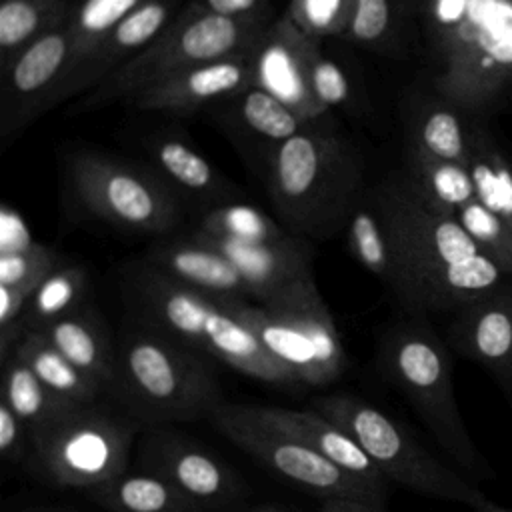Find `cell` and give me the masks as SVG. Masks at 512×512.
I'll return each instance as SVG.
<instances>
[{
	"instance_id": "16",
	"label": "cell",
	"mask_w": 512,
	"mask_h": 512,
	"mask_svg": "<svg viewBox=\"0 0 512 512\" xmlns=\"http://www.w3.org/2000/svg\"><path fill=\"white\" fill-rule=\"evenodd\" d=\"M446 342L512 394V282L506 280L488 296L456 310Z\"/></svg>"
},
{
	"instance_id": "46",
	"label": "cell",
	"mask_w": 512,
	"mask_h": 512,
	"mask_svg": "<svg viewBox=\"0 0 512 512\" xmlns=\"http://www.w3.org/2000/svg\"><path fill=\"white\" fill-rule=\"evenodd\" d=\"M250 512H286V510L276 508V506H258V508H252Z\"/></svg>"
},
{
	"instance_id": "29",
	"label": "cell",
	"mask_w": 512,
	"mask_h": 512,
	"mask_svg": "<svg viewBox=\"0 0 512 512\" xmlns=\"http://www.w3.org/2000/svg\"><path fill=\"white\" fill-rule=\"evenodd\" d=\"M344 230H346V240L352 256L368 272L378 276L382 282H386L394 290L398 282L396 258H394L392 242L386 232L384 220L372 198V192L366 196H360Z\"/></svg>"
},
{
	"instance_id": "31",
	"label": "cell",
	"mask_w": 512,
	"mask_h": 512,
	"mask_svg": "<svg viewBox=\"0 0 512 512\" xmlns=\"http://www.w3.org/2000/svg\"><path fill=\"white\" fill-rule=\"evenodd\" d=\"M88 274L78 264H60L34 290L26 304L24 330H42L48 324L86 306Z\"/></svg>"
},
{
	"instance_id": "47",
	"label": "cell",
	"mask_w": 512,
	"mask_h": 512,
	"mask_svg": "<svg viewBox=\"0 0 512 512\" xmlns=\"http://www.w3.org/2000/svg\"><path fill=\"white\" fill-rule=\"evenodd\" d=\"M34 512H70V510H34Z\"/></svg>"
},
{
	"instance_id": "13",
	"label": "cell",
	"mask_w": 512,
	"mask_h": 512,
	"mask_svg": "<svg viewBox=\"0 0 512 512\" xmlns=\"http://www.w3.org/2000/svg\"><path fill=\"white\" fill-rule=\"evenodd\" d=\"M140 462L206 512H232L244 502L242 478L214 452L176 432L152 430L140 446Z\"/></svg>"
},
{
	"instance_id": "17",
	"label": "cell",
	"mask_w": 512,
	"mask_h": 512,
	"mask_svg": "<svg viewBox=\"0 0 512 512\" xmlns=\"http://www.w3.org/2000/svg\"><path fill=\"white\" fill-rule=\"evenodd\" d=\"M186 2L188 0H148L122 18L104 36L92 56L68 76L60 90V104L80 92L94 90L148 48L172 24Z\"/></svg>"
},
{
	"instance_id": "42",
	"label": "cell",
	"mask_w": 512,
	"mask_h": 512,
	"mask_svg": "<svg viewBox=\"0 0 512 512\" xmlns=\"http://www.w3.org/2000/svg\"><path fill=\"white\" fill-rule=\"evenodd\" d=\"M36 244L28 224L22 214L10 204H2L0 208V254L20 252L32 248Z\"/></svg>"
},
{
	"instance_id": "19",
	"label": "cell",
	"mask_w": 512,
	"mask_h": 512,
	"mask_svg": "<svg viewBox=\"0 0 512 512\" xmlns=\"http://www.w3.org/2000/svg\"><path fill=\"white\" fill-rule=\"evenodd\" d=\"M210 114L238 148L256 150L260 166L274 146L316 124L254 84L214 104Z\"/></svg>"
},
{
	"instance_id": "27",
	"label": "cell",
	"mask_w": 512,
	"mask_h": 512,
	"mask_svg": "<svg viewBox=\"0 0 512 512\" xmlns=\"http://www.w3.org/2000/svg\"><path fill=\"white\" fill-rule=\"evenodd\" d=\"M2 402L26 424L30 434L44 430L78 408V404L60 398L42 384L14 350L2 360Z\"/></svg>"
},
{
	"instance_id": "33",
	"label": "cell",
	"mask_w": 512,
	"mask_h": 512,
	"mask_svg": "<svg viewBox=\"0 0 512 512\" xmlns=\"http://www.w3.org/2000/svg\"><path fill=\"white\" fill-rule=\"evenodd\" d=\"M468 166L476 200L500 216L512 230V164L486 134H472Z\"/></svg>"
},
{
	"instance_id": "35",
	"label": "cell",
	"mask_w": 512,
	"mask_h": 512,
	"mask_svg": "<svg viewBox=\"0 0 512 512\" xmlns=\"http://www.w3.org/2000/svg\"><path fill=\"white\" fill-rule=\"evenodd\" d=\"M406 0H354L352 20L342 36L366 50H392L402 34Z\"/></svg>"
},
{
	"instance_id": "11",
	"label": "cell",
	"mask_w": 512,
	"mask_h": 512,
	"mask_svg": "<svg viewBox=\"0 0 512 512\" xmlns=\"http://www.w3.org/2000/svg\"><path fill=\"white\" fill-rule=\"evenodd\" d=\"M210 422L224 438L270 472L320 500L358 498L380 506L386 502V498L376 494L358 478L346 474L316 450L264 418L256 404L224 400L210 414Z\"/></svg>"
},
{
	"instance_id": "9",
	"label": "cell",
	"mask_w": 512,
	"mask_h": 512,
	"mask_svg": "<svg viewBox=\"0 0 512 512\" xmlns=\"http://www.w3.org/2000/svg\"><path fill=\"white\" fill-rule=\"evenodd\" d=\"M136 422L100 402L78 406L32 434L30 472L58 488L94 490L128 470Z\"/></svg>"
},
{
	"instance_id": "7",
	"label": "cell",
	"mask_w": 512,
	"mask_h": 512,
	"mask_svg": "<svg viewBox=\"0 0 512 512\" xmlns=\"http://www.w3.org/2000/svg\"><path fill=\"white\" fill-rule=\"evenodd\" d=\"M236 312L298 384L322 388L344 374L342 338L312 276L262 304L238 300Z\"/></svg>"
},
{
	"instance_id": "12",
	"label": "cell",
	"mask_w": 512,
	"mask_h": 512,
	"mask_svg": "<svg viewBox=\"0 0 512 512\" xmlns=\"http://www.w3.org/2000/svg\"><path fill=\"white\" fill-rule=\"evenodd\" d=\"M74 62L70 16L24 48L0 72V140L10 142L38 116L60 104Z\"/></svg>"
},
{
	"instance_id": "3",
	"label": "cell",
	"mask_w": 512,
	"mask_h": 512,
	"mask_svg": "<svg viewBox=\"0 0 512 512\" xmlns=\"http://www.w3.org/2000/svg\"><path fill=\"white\" fill-rule=\"evenodd\" d=\"M122 286L142 320L186 346L264 384L282 388L298 384L240 320L236 312L238 300L184 286L146 260L124 268Z\"/></svg>"
},
{
	"instance_id": "14",
	"label": "cell",
	"mask_w": 512,
	"mask_h": 512,
	"mask_svg": "<svg viewBox=\"0 0 512 512\" xmlns=\"http://www.w3.org/2000/svg\"><path fill=\"white\" fill-rule=\"evenodd\" d=\"M318 44L282 16L268 24L252 48V84L310 122L328 118L310 88V60Z\"/></svg>"
},
{
	"instance_id": "32",
	"label": "cell",
	"mask_w": 512,
	"mask_h": 512,
	"mask_svg": "<svg viewBox=\"0 0 512 512\" xmlns=\"http://www.w3.org/2000/svg\"><path fill=\"white\" fill-rule=\"evenodd\" d=\"M196 230L238 242L284 244L296 238L278 220L240 200L208 208L202 214Z\"/></svg>"
},
{
	"instance_id": "22",
	"label": "cell",
	"mask_w": 512,
	"mask_h": 512,
	"mask_svg": "<svg viewBox=\"0 0 512 512\" xmlns=\"http://www.w3.org/2000/svg\"><path fill=\"white\" fill-rule=\"evenodd\" d=\"M146 150L168 186L198 198L208 208L238 200L240 190L180 134H154L148 138Z\"/></svg>"
},
{
	"instance_id": "26",
	"label": "cell",
	"mask_w": 512,
	"mask_h": 512,
	"mask_svg": "<svg viewBox=\"0 0 512 512\" xmlns=\"http://www.w3.org/2000/svg\"><path fill=\"white\" fill-rule=\"evenodd\" d=\"M406 180L412 190L434 210L454 216L466 202L476 198L468 164L432 158L408 144Z\"/></svg>"
},
{
	"instance_id": "5",
	"label": "cell",
	"mask_w": 512,
	"mask_h": 512,
	"mask_svg": "<svg viewBox=\"0 0 512 512\" xmlns=\"http://www.w3.org/2000/svg\"><path fill=\"white\" fill-rule=\"evenodd\" d=\"M382 376L408 400L442 450L476 476H494L460 416L448 346L424 322L390 326L378 342Z\"/></svg>"
},
{
	"instance_id": "25",
	"label": "cell",
	"mask_w": 512,
	"mask_h": 512,
	"mask_svg": "<svg viewBox=\"0 0 512 512\" xmlns=\"http://www.w3.org/2000/svg\"><path fill=\"white\" fill-rule=\"evenodd\" d=\"M12 350L32 368L42 384L72 404H94L106 394L98 382L76 368L42 332L24 330Z\"/></svg>"
},
{
	"instance_id": "30",
	"label": "cell",
	"mask_w": 512,
	"mask_h": 512,
	"mask_svg": "<svg viewBox=\"0 0 512 512\" xmlns=\"http://www.w3.org/2000/svg\"><path fill=\"white\" fill-rule=\"evenodd\" d=\"M408 136L410 146L432 158L468 164L472 134L466 132L462 118L448 104H420L410 116Z\"/></svg>"
},
{
	"instance_id": "34",
	"label": "cell",
	"mask_w": 512,
	"mask_h": 512,
	"mask_svg": "<svg viewBox=\"0 0 512 512\" xmlns=\"http://www.w3.org/2000/svg\"><path fill=\"white\" fill-rule=\"evenodd\" d=\"M144 2H148V0H78V2H72L70 30H72L74 62H72L70 74L92 56V52L98 48V44L104 40V36L122 18H126L132 10H136Z\"/></svg>"
},
{
	"instance_id": "40",
	"label": "cell",
	"mask_w": 512,
	"mask_h": 512,
	"mask_svg": "<svg viewBox=\"0 0 512 512\" xmlns=\"http://www.w3.org/2000/svg\"><path fill=\"white\" fill-rule=\"evenodd\" d=\"M428 14L440 48H446L474 16V0H428Z\"/></svg>"
},
{
	"instance_id": "38",
	"label": "cell",
	"mask_w": 512,
	"mask_h": 512,
	"mask_svg": "<svg viewBox=\"0 0 512 512\" xmlns=\"http://www.w3.org/2000/svg\"><path fill=\"white\" fill-rule=\"evenodd\" d=\"M354 0H290L286 18L308 38L344 36L352 20Z\"/></svg>"
},
{
	"instance_id": "28",
	"label": "cell",
	"mask_w": 512,
	"mask_h": 512,
	"mask_svg": "<svg viewBox=\"0 0 512 512\" xmlns=\"http://www.w3.org/2000/svg\"><path fill=\"white\" fill-rule=\"evenodd\" d=\"M70 0H2L0 72L32 42L70 16Z\"/></svg>"
},
{
	"instance_id": "4",
	"label": "cell",
	"mask_w": 512,
	"mask_h": 512,
	"mask_svg": "<svg viewBox=\"0 0 512 512\" xmlns=\"http://www.w3.org/2000/svg\"><path fill=\"white\" fill-rule=\"evenodd\" d=\"M194 348L142 320L116 342L112 394L144 422H180L208 416L224 402L220 386Z\"/></svg>"
},
{
	"instance_id": "48",
	"label": "cell",
	"mask_w": 512,
	"mask_h": 512,
	"mask_svg": "<svg viewBox=\"0 0 512 512\" xmlns=\"http://www.w3.org/2000/svg\"><path fill=\"white\" fill-rule=\"evenodd\" d=\"M504 2H508V4H512V0H504Z\"/></svg>"
},
{
	"instance_id": "1",
	"label": "cell",
	"mask_w": 512,
	"mask_h": 512,
	"mask_svg": "<svg viewBox=\"0 0 512 512\" xmlns=\"http://www.w3.org/2000/svg\"><path fill=\"white\" fill-rule=\"evenodd\" d=\"M392 242L396 296L414 312L460 310L510 276L468 236L462 224L430 208L408 184L392 176L372 190Z\"/></svg>"
},
{
	"instance_id": "45",
	"label": "cell",
	"mask_w": 512,
	"mask_h": 512,
	"mask_svg": "<svg viewBox=\"0 0 512 512\" xmlns=\"http://www.w3.org/2000/svg\"><path fill=\"white\" fill-rule=\"evenodd\" d=\"M474 512H512V508H500V506H496L494 502H490V500L486 498L484 502H480V504L474 508Z\"/></svg>"
},
{
	"instance_id": "41",
	"label": "cell",
	"mask_w": 512,
	"mask_h": 512,
	"mask_svg": "<svg viewBox=\"0 0 512 512\" xmlns=\"http://www.w3.org/2000/svg\"><path fill=\"white\" fill-rule=\"evenodd\" d=\"M32 450V434L26 424L0 400V456L10 462H26Z\"/></svg>"
},
{
	"instance_id": "6",
	"label": "cell",
	"mask_w": 512,
	"mask_h": 512,
	"mask_svg": "<svg viewBox=\"0 0 512 512\" xmlns=\"http://www.w3.org/2000/svg\"><path fill=\"white\" fill-rule=\"evenodd\" d=\"M270 22V14L246 18L208 14L188 0L148 48L86 92L72 112H92L112 102H126L140 90L182 70L248 52Z\"/></svg>"
},
{
	"instance_id": "15",
	"label": "cell",
	"mask_w": 512,
	"mask_h": 512,
	"mask_svg": "<svg viewBox=\"0 0 512 512\" xmlns=\"http://www.w3.org/2000/svg\"><path fill=\"white\" fill-rule=\"evenodd\" d=\"M250 84L252 50L182 70L140 90L124 104L144 112L188 116L200 110H210L214 104L234 96Z\"/></svg>"
},
{
	"instance_id": "37",
	"label": "cell",
	"mask_w": 512,
	"mask_h": 512,
	"mask_svg": "<svg viewBox=\"0 0 512 512\" xmlns=\"http://www.w3.org/2000/svg\"><path fill=\"white\" fill-rule=\"evenodd\" d=\"M310 88L324 114H330V110L354 112L360 106L352 76L338 60L322 52L320 44L310 60Z\"/></svg>"
},
{
	"instance_id": "20",
	"label": "cell",
	"mask_w": 512,
	"mask_h": 512,
	"mask_svg": "<svg viewBox=\"0 0 512 512\" xmlns=\"http://www.w3.org/2000/svg\"><path fill=\"white\" fill-rule=\"evenodd\" d=\"M144 260L162 274L194 290L218 298L250 300L248 286L234 264L192 234L152 244Z\"/></svg>"
},
{
	"instance_id": "43",
	"label": "cell",
	"mask_w": 512,
	"mask_h": 512,
	"mask_svg": "<svg viewBox=\"0 0 512 512\" xmlns=\"http://www.w3.org/2000/svg\"><path fill=\"white\" fill-rule=\"evenodd\" d=\"M202 12L246 18V16H266L270 14V0H192Z\"/></svg>"
},
{
	"instance_id": "8",
	"label": "cell",
	"mask_w": 512,
	"mask_h": 512,
	"mask_svg": "<svg viewBox=\"0 0 512 512\" xmlns=\"http://www.w3.org/2000/svg\"><path fill=\"white\" fill-rule=\"evenodd\" d=\"M312 410L346 430L388 482L418 494L460 502L472 510L486 500L474 484L434 458L394 418L352 394L316 396Z\"/></svg>"
},
{
	"instance_id": "39",
	"label": "cell",
	"mask_w": 512,
	"mask_h": 512,
	"mask_svg": "<svg viewBox=\"0 0 512 512\" xmlns=\"http://www.w3.org/2000/svg\"><path fill=\"white\" fill-rule=\"evenodd\" d=\"M58 266V252L40 242L20 252L0 254V286H16L34 292L38 284Z\"/></svg>"
},
{
	"instance_id": "21",
	"label": "cell",
	"mask_w": 512,
	"mask_h": 512,
	"mask_svg": "<svg viewBox=\"0 0 512 512\" xmlns=\"http://www.w3.org/2000/svg\"><path fill=\"white\" fill-rule=\"evenodd\" d=\"M262 416L272 424L292 434L320 456L342 468L346 474L358 478L362 484L372 488L376 494L386 498L388 480L380 474L360 444L338 424L318 414L316 410H290L274 406H258Z\"/></svg>"
},
{
	"instance_id": "36",
	"label": "cell",
	"mask_w": 512,
	"mask_h": 512,
	"mask_svg": "<svg viewBox=\"0 0 512 512\" xmlns=\"http://www.w3.org/2000/svg\"><path fill=\"white\" fill-rule=\"evenodd\" d=\"M454 218L462 224L478 248L488 254L508 276H512V230L480 200L466 202Z\"/></svg>"
},
{
	"instance_id": "10",
	"label": "cell",
	"mask_w": 512,
	"mask_h": 512,
	"mask_svg": "<svg viewBox=\"0 0 512 512\" xmlns=\"http://www.w3.org/2000/svg\"><path fill=\"white\" fill-rule=\"evenodd\" d=\"M74 202L92 218L142 234H168L180 220L170 186L130 162L78 152L68 166Z\"/></svg>"
},
{
	"instance_id": "24",
	"label": "cell",
	"mask_w": 512,
	"mask_h": 512,
	"mask_svg": "<svg viewBox=\"0 0 512 512\" xmlns=\"http://www.w3.org/2000/svg\"><path fill=\"white\" fill-rule=\"evenodd\" d=\"M88 494L106 512H206L164 476L144 468L126 470Z\"/></svg>"
},
{
	"instance_id": "23",
	"label": "cell",
	"mask_w": 512,
	"mask_h": 512,
	"mask_svg": "<svg viewBox=\"0 0 512 512\" xmlns=\"http://www.w3.org/2000/svg\"><path fill=\"white\" fill-rule=\"evenodd\" d=\"M38 332H42L76 368L98 382L104 392L112 390L116 378V342L96 310L86 304Z\"/></svg>"
},
{
	"instance_id": "44",
	"label": "cell",
	"mask_w": 512,
	"mask_h": 512,
	"mask_svg": "<svg viewBox=\"0 0 512 512\" xmlns=\"http://www.w3.org/2000/svg\"><path fill=\"white\" fill-rule=\"evenodd\" d=\"M318 512H386V510H384V506L368 502V500L326 498V500H320Z\"/></svg>"
},
{
	"instance_id": "2",
	"label": "cell",
	"mask_w": 512,
	"mask_h": 512,
	"mask_svg": "<svg viewBox=\"0 0 512 512\" xmlns=\"http://www.w3.org/2000/svg\"><path fill=\"white\" fill-rule=\"evenodd\" d=\"M324 120L274 146L260 166L278 222L296 238L346 228L362 196L360 158Z\"/></svg>"
},
{
	"instance_id": "18",
	"label": "cell",
	"mask_w": 512,
	"mask_h": 512,
	"mask_svg": "<svg viewBox=\"0 0 512 512\" xmlns=\"http://www.w3.org/2000/svg\"><path fill=\"white\" fill-rule=\"evenodd\" d=\"M192 236L226 256L244 278L250 300L262 304L312 276V252L302 238L284 244L238 242L194 230Z\"/></svg>"
}]
</instances>
